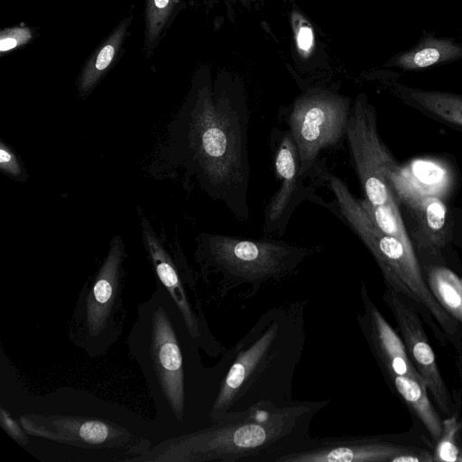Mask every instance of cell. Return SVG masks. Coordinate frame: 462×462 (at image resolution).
I'll list each match as a JSON object with an SVG mask.
<instances>
[{
    "instance_id": "obj_1",
    "label": "cell",
    "mask_w": 462,
    "mask_h": 462,
    "mask_svg": "<svg viewBox=\"0 0 462 462\" xmlns=\"http://www.w3.org/2000/svg\"><path fill=\"white\" fill-rule=\"evenodd\" d=\"M0 406L28 435L42 461L137 462L165 437L152 420L93 393L59 387L32 393L1 349Z\"/></svg>"
},
{
    "instance_id": "obj_2",
    "label": "cell",
    "mask_w": 462,
    "mask_h": 462,
    "mask_svg": "<svg viewBox=\"0 0 462 462\" xmlns=\"http://www.w3.org/2000/svg\"><path fill=\"white\" fill-rule=\"evenodd\" d=\"M249 121L242 101L197 92L168 124L149 171L160 179L180 177L187 192L197 188L236 220L247 221Z\"/></svg>"
},
{
    "instance_id": "obj_3",
    "label": "cell",
    "mask_w": 462,
    "mask_h": 462,
    "mask_svg": "<svg viewBox=\"0 0 462 462\" xmlns=\"http://www.w3.org/2000/svg\"><path fill=\"white\" fill-rule=\"evenodd\" d=\"M127 346L145 380L155 410L153 420L165 439L209 424L211 371L204 367L200 347L181 312L158 282L137 307Z\"/></svg>"
},
{
    "instance_id": "obj_4",
    "label": "cell",
    "mask_w": 462,
    "mask_h": 462,
    "mask_svg": "<svg viewBox=\"0 0 462 462\" xmlns=\"http://www.w3.org/2000/svg\"><path fill=\"white\" fill-rule=\"evenodd\" d=\"M306 300L263 312L251 328L211 367L214 398L209 424L226 413L263 402L293 400V381L307 341Z\"/></svg>"
},
{
    "instance_id": "obj_5",
    "label": "cell",
    "mask_w": 462,
    "mask_h": 462,
    "mask_svg": "<svg viewBox=\"0 0 462 462\" xmlns=\"http://www.w3.org/2000/svg\"><path fill=\"white\" fill-rule=\"evenodd\" d=\"M329 401L263 402L228 412L206 427L164 439L137 462H277L310 437Z\"/></svg>"
},
{
    "instance_id": "obj_6",
    "label": "cell",
    "mask_w": 462,
    "mask_h": 462,
    "mask_svg": "<svg viewBox=\"0 0 462 462\" xmlns=\"http://www.w3.org/2000/svg\"><path fill=\"white\" fill-rule=\"evenodd\" d=\"M320 249L271 238L200 233L196 237L194 259L209 291V302H245L266 287L292 278Z\"/></svg>"
},
{
    "instance_id": "obj_7",
    "label": "cell",
    "mask_w": 462,
    "mask_h": 462,
    "mask_svg": "<svg viewBox=\"0 0 462 462\" xmlns=\"http://www.w3.org/2000/svg\"><path fill=\"white\" fill-rule=\"evenodd\" d=\"M326 180L335 197L332 210L361 239L378 264L385 288L402 296L425 320L436 337L451 344L460 339L457 323L430 292L412 247L382 231L346 183L327 172Z\"/></svg>"
},
{
    "instance_id": "obj_8",
    "label": "cell",
    "mask_w": 462,
    "mask_h": 462,
    "mask_svg": "<svg viewBox=\"0 0 462 462\" xmlns=\"http://www.w3.org/2000/svg\"><path fill=\"white\" fill-rule=\"evenodd\" d=\"M125 258V243L115 236L100 266L82 287L69 321L70 342L90 357L106 355L124 330Z\"/></svg>"
},
{
    "instance_id": "obj_9",
    "label": "cell",
    "mask_w": 462,
    "mask_h": 462,
    "mask_svg": "<svg viewBox=\"0 0 462 462\" xmlns=\"http://www.w3.org/2000/svg\"><path fill=\"white\" fill-rule=\"evenodd\" d=\"M346 139L365 194L362 205L382 231L412 247L389 182L397 165L378 136L373 108L365 101H357L351 110Z\"/></svg>"
},
{
    "instance_id": "obj_10",
    "label": "cell",
    "mask_w": 462,
    "mask_h": 462,
    "mask_svg": "<svg viewBox=\"0 0 462 462\" xmlns=\"http://www.w3.org/2000/svg\"><path fill=\"white\" fill-rule=\"evenodd\" d=\"M143 246L159 283L170 294L199 347L209 356H221L226 347L214 336L202 305L198 275L180 249L171 251L153 230L141 208Z\"/></svg>"
},
{
    "instance_id": "obj_11",
    "label": "cell",
    "mask_w": 462,
    "mask_h": 462,
    "mask_svg": "<svg viewBox=\"0 0 462 462\" xmlns=\"http://www.w3.org/2000/svg\"><path fill=\"white\" fill-rule=\"evenodd\" d=\"M350 114L343 100L330 97L303 98L293 106L287 122L305 179L318 171L319 152L336 147L346 137Z\"/></svg>"
},
{
    "instance_id": "obj_12",
    "label": "cell",
    "mask_w": 462,
    "mask_h": 462,
    "mask_svg": "<svg viewBox=\"0 0 462 462\" xmlns=\"http://www.w3.org/2000/svg\"><path fill=\"white\" fill-rule=\"evenodd\" d=\"M424 448L393 442L383 436L312 438L277 462H430Z\"/></svg>"
},
{
    "instance_id": "obj_13",
    "label": "cell",
    "mask_w": 462,
    "mask_h": 462,
    "mask_svg": "<svg viewBox=\"0 0 462 462\" xmlns=\"http://www.w3.org/2000/svg\"><path fill=\"white\" fill-rule=\"evenodd\" d=\"M274 166L281 186L271 198L264 209L263 233L282 236L295 208L304 200L328 206L307 186L300 167L294 140L289 132L275 130L272 133Z\"/></svg>"
},
{
    "instance_id": "obj_14",
    "label": "cell",
    "mask_w": 462,
    "mask_h": 462,
    "mask_svg": "<svg viewBox=\"0 0 462 462\" xmlns=\"http://www.w3.org/2000/svg\"><path fill=\"white\" fill-rule=\"evenodd\" d=\"M383 300L393 313L406 352L424 379L434 402L444 415H449L453 407L452 398L439 370L420 316L391 289L385 288Z\"/></svg>"
},
{
    "instance_id": "obj_15",
    "label": "cell",
    "mask_w": 462,
    "mask_h": 462,
    "mask_svg": "<svg viewBox=\"0 0 462 462\" xmlns=\"http://www.w3.org/2000/svg\"><path fill=\"white\" fill-rule=\"evenodd\" d=\"M360 297L363 310L357 314V322L384 379L405 375L426 383L410 359L400 335L381 313L364 282Z\"/></svg>"
},
{
    "instance_id": "obj_16",
    "label": "cell",
    "mask_w": 462,
    "mask_h": 462,
    "mask_svg": "<svg viewBox=\"0 0 462 462\" xmlns=\"http://www.w3.org/2000/svg\"><path fill=\"white\" fill-rule=\"evenodd\" d=\"M392 190L412 208L432 198L440 199L451 184L448 169L440 162L418 159L396 166L389 176Z\"/></svg>"
},
{
    "instance_id": "obj_17",
    "label": "cell",
    "mask_w": 462,
    "mask_h": 462,
    "mask_svg": "<svg viewBox=\"0 0 462 462\" xmlns=\"http://www.w3.org/2000/svg\"><path fill=\"white\" fill-rule=\"evenodd\" d=\"M461 59L462 43L426 32L415 46L394 56L389 64L405 70H418Z\"/></svg>"
},
{
    "instance_id": "obj_18",
    "label": "cell",
    "mask_w": 462,
    "mask_h": 462,
    "mask_svg": "<svg viewBox=\"0 0 462 462\" xmlns=\"http://www.w3.org/2000/svg\"><path fill=\"white\" fill-rule=\"evenodd\" d=\"M390 389L419 419L433 441H438L443 430L442 421L433 408L426 383L405 375L386 379Z\"/></svg>"
},
{
    "instance_id": "obj_19",
    "label": "cell",
    "mask_w": 462,
    "mask_h": 462,
    "mask_svg": "<svg viewBox=\"0 0 462 462\" xmlns=\"http://www.w3.org/2000/svg\"><path fill=\"white\" fill-rule=\"evenodd\" d=\"M423 276L436 300L462 331V280L448 267L439 264L425 268Z\"/></svg>"
},
{
    "instance_id": "obj_20",
    "label": "cell",
    "mask_w": 462,
    "mask_h": 462,
    "mask_svg": "<svg viewBox=\"0 0 462 462\" xmlns=\"http://www.w3.org/2000/svg\"><path fill=\"white\" fill-rule=\"evenodd\" d=\"M130 21L131 19H126L121 23L105 44L97 51L94 58L87 64L79 82V91L81 97L88 96L112 63L125 38Z\"/></svg>"
},
{
    "instance_id": "obj_21",
    "label": "cell",
    "mask_w": 462,
    "mask_h": 462,
    "mask_svg": "<svg viewBox=\"0 0 462 462\" xmlns=\"http://www.w3.org/2000/svg\"><path fill=\"white\" fill-rule=\"evenodd\" d=\"M408 97L428 111L438 116L462 126V97L457 95L408 89Z\"/></svg>"
},
{
    "instance_id": "obj_22",
    "label": "cell",
    "mask_w": 462,
    "mask_h": 462,
    "mask_svg": "<svg viewBox=\"0 0 462 462\" xmlns=\"http://www.w3.org/2000/svg\"><path fill=\"white\" fill-rule=\"evenodd\" d=\"M174 0H147L146 43L152 45L161 35L173 8Z\"/></svg>"
},
{
    "instance_id": "obj_23",
    "label": "cell",
    "mask_w": 462,
    "mask_h": 462,
    "mask_svg": "<svg viewBox=\"0 0 462 462\" xmlns=\"http://www.w3.org/2000/svg\"><path fill=\"white\" fill-rule=\"evenodd\" d=\"M442 433L437 441L433 461H458V448L456 437L460 428L455 416L446 419L442 421Z\"/></svg>"
},
{
    "instance_id": "obj_24",
    "label": "cell",
    "mask_w": 462,
    "mask_h": 462,
    "mask_svg": "<svg viewBox=\"0 0 462 462\" xmlns=\"http://www.w3.org/2000/svg\"><path fill=\"white\" fill-rule=\"evenodd\" d=\"M414 208L419 211L420 219L430 231H439L444 227L446 208L440 199H430Z\"/></svg>"
},
{
    "instance_id": "obj_25",
    "label": "cell",
    "mask_w": 462,
    "mask_h": 462,
    "mask_svg": "<svg viewBox=\"0 0 462 462\" xmlns=\"http://www.w3.org/2000/svg\"><path fill=\"white\" fill-rule=\"evenodd\" d=\"M0 170L7 177L23 181L27 176L15 152L5 142H0Z\"/></svg>"
},
{
    "instance_id": "obj_26",
    "label": "cell",
    "mask_w": 462,
    "mask_h": 462,
    "mask_svg": "<svg viewBox=\"0 0 462 462\" xmlns=\"http://www.w3.org/2000/svg\"><path fill=\"white\" fill-rule=\"evenodd\" d=\"M0 423L5 431L23 448L28 444V435L10 412L0 406Z\"/></svg>"
},
{
    "instance_id": "obj_27",
    "label": "cell",
    "mask_w": 462,
    "mask_h": 462,
    "mask_svg": "<svg viewBox=\"0 0 462 462\" xmlns=\"http://www.w3.org/2000/svg\"><path fill=\"white\" fill-rule=\"evenodd\" d=\"M32 37L31 32L26 28L8 29L2 32L0 51H8L21 44L27 42Z\"/></svg>"
},
{
    "instance_id": "obj_28",
    "label": "cell",
    "mask_w": 462,
    "mask_h": 462,
    "mask_svg": "<svg viewBox=\"0 0 462 462\" xmlns=\"http://www.w3.org/2000/svg\"><path fill=\"white\" fill-rule=\"evenodd\" d=\"M297 43L299 49L303 51L310 50L313 44V32L310 27L303 26L299 30Z\"/></svg>"
}]
</instances>
